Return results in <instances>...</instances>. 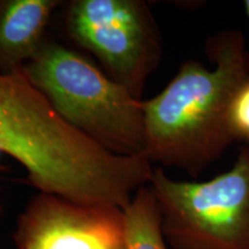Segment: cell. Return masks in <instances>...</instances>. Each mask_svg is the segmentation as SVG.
<instances>
[{
    "mask_svg": "<svg viewBox=\"0 0 249 249\" xmlns=\"http://www.w3.org/2000/svg\"><path fill=\"white\" fill-rule=\"evenodd\" d=\"M0 151L22 165L40 193L123 210L155 170L143 156L112 154L73 128L23 68L0 73Z\"/></svg>",
    "mask_w": 249,
    "mask_h": 249,
    "instance_id": "6da1fadb",
    "label": "cell"
},
{
    "mask_svg": "<svg viewBox=\"0 0 249 249\" xmlns=\"http://www.w3.org/2000/svg\"><path fill=\"white\" fill-rule=\"evenodd\" d=\"M205 53L213 70L187 60L167 86L143 101L142 156L198 178L236 142L230 127L232 99L249 76V51L240 30L210 36Z\"/></svg>",
    "mask_w": 249,
    "mask_h": 249,
    "instance_id": "7a4b0ae2",
    "label": "cell"
},
{
    "mask_svg": "<svg viewBox=\"0 0 249 249\" xmlns=\"http://www.w3.org/2000/svg\"><path fill=\"white\" fill-rule=\"evenodd\" d=\"M23 71L73 128L112 154L142 156L143 99L134 97L88 59L58 43L45 42Z\"/></svg>",
    "mask_w": 249,
    "mask_h": 249,
    "instance_id": "3957f363",
    "label": "cell"
},
{
    "mask_svg": "<svg viewBox=\"0 0 249 249\" xmlns=\"http://www.w3.org/2000/svg\"><path fill=\"white\" fill-rule=\"evenodd\" d=\"M171 249H249V145L231 169L207 181L172 179L155 169L149 182Z\"/></svg>",
    "mask_w": 249,
    "mask_h": 249,
    "instance_id": "277c9868",
    "label": "cell"
},
{
    "mask_svg": "<svg viewBox=\"0 0 249 249\" xmlns=\"http://www.w3.org/2000/svg\"><path fill=\"white\" fill-rule=\"evenodd\" d=\"M66 29L101 61L111 79L142 99L163 57L160 29L144 1L74 0L67 7Z\"/></svg>",
    "mask_w": 249,
    "mask_h": 249,
    "instance_id": "5b68a950",
    "label": "cell"
},
{
    "mask_svg": "<svg viewBox=\"0 0 249 249\" xmlns=\"http://www.w3.org/2000/svg\"><path fill=\"white\" fill-rule=\"evenodd\" d=\"M18 249H126L124 210L39 193L18 220Z\"/></svg>",
    "mask_w": 249,
    "mask_h": 249,
    "instance_id": "8992f818",
    "label": "cell"
},
{
    "mask_svg": "<svg viewBox=\"0 0 249 249\" xmlns=\"http://www.w3.org/2000/svg\"><path fill=\"white\" fill-rule=\"evenodd\" d=\"M59 1H0V73L23 68L45 43L49 21Z\"/></svg>",
    "mask_w": 249,
    "mask_h": 249,
    "instance_id": "52a82bcc",
    "label": "cell"
},
{
    "mask_svg": "<svg viewBox=\"0 0 249 249\" xmlns=\"http://www.w3.org/2000/svg\"><path fill=\"white\" fill-rule=\"evenodd\" d=\"M124 213L126 249H169L161 231L160 205L150 187L139 188Z\"/></svg>",
    "mask_w": 249,
    "mask_h": 249,
    "instance_id": "ba28073f",
    "label": "cell"
},
{
    "mask_svg": "<svg viewBox=\"0 0 249 249\" xmlns=\"http://www.w3.org/2000/svg\"><path fill=\"white\" fill-rule=\"evenodd\" d=\"M229 121L235 141L249 145V76L241 83L232 99Z\"/></svg>",
    "mask_w": 249,
    "mask_h": 249,
    "instance_id": "9c48e42d",
    "label": "cell"
},
{
    "mask_svg": "<svg viewBox=\"0 0 249 249\" xmlns=\"http://www.w3.org/2000/svg\"><path fill=\"white\" fill-rule=\"evenodd\" d=\"M244 7H245V12L247 18H249V0H245L244 1Z\"/></svg>",
    "mask_w": 249,
    "mask_h": 249,
    "instance_id": "30bf717a",
    "label": "cell"
}]
</instances>
